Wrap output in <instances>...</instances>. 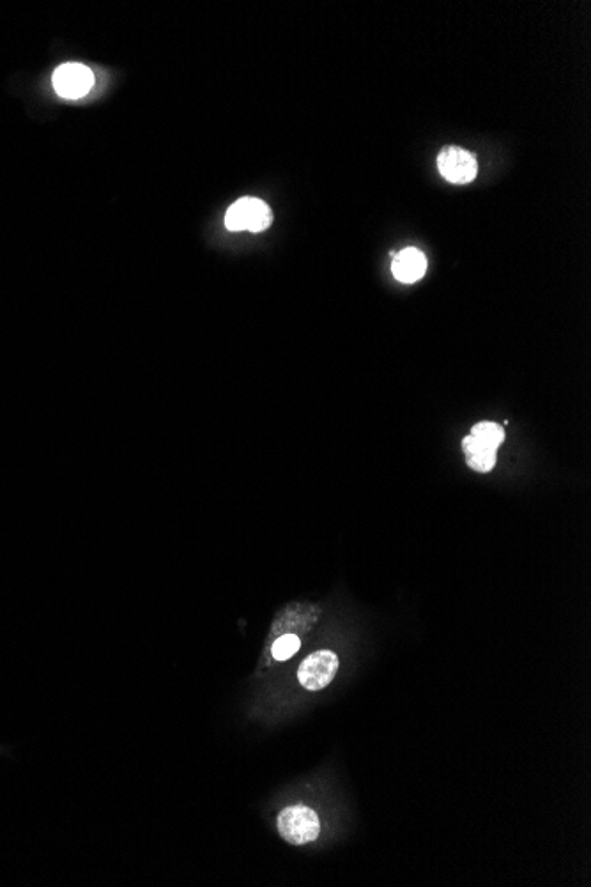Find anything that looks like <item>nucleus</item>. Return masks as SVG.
<instances>
[{
  "mask_svg": "<svg viewBox=\"0 0 591 887\" xmlns=\"http://www.w3.org/2000/svg\"><path fill=\"white\" fill-rule=\"evenodd\" d=\"M278 833L291 845H305L317 840L321 833V822L314 810L296 804L278 815Z\"/></svg>",
  "mask_w": 591,
  "mask_h": 887,
  "instance_id": "obj_1",
  "label": "nucleus"
},
{
  "mask_svg": "<svg viewBox=\"0 0 591 887\" xmlns=\"http://www.w3.org/2000/svg\"><path fill=\"white\" fill-rule=\"evenodd\" d=\"M271 224L273 213L268 204L254 197H245L234 202L225 215V225L232 232H262Z\"/></svg>",
  "mask_w": 591,
  "mask_h": 887,
  "instance_id": "obj_2",
  "label": "nucleus"
},
{
  "mask_svg": "<svg viewBox=\"0 0 591 887\" xmlns=\"http://www.w3.org/2000/svg\"><path fill=\"white\" fill-rule=\"evenodd\" d=\"M438 169L441 176L453 185H468L475 181L478 162L475 155L457 146H446L438 155Z\"/></svg>",
  "mask_w": 591,
  "mask_h": 887,
  "instance_id": "obj_3",
  "label": "nucleus"
},
{
  "mask_svg": "<svg viewBox=\"0 0 591 887\" xmlns=\"http://www.w3.org/2000/svg\"><path fill=\"white\" fill-rule=\"evenodd\" d=\"M338 672V657L330 650H319L308 656L298 670V680L308 691L330 686Z\"/></svg>",
  "mask_w": 591,
  "mask_h": 887,
  "instance_id": "obj_4",
  "label": "nucleus"
},
{
  "mask_svg": "<svg viewBox=\"0 0 591 887\" xmlns=\"http://www.w3.org/2000/svg\"><path fill=\"white\" fill-rule=\"evenodd\" d=\"M94 75L84 64L68 62L54 73V87L57 94L66 100H78L93 89Z\"/></svg>",
  "mask_w": 591,
  "mask_h": 887,
  "instance_id": "obj_5",
  "label": "nucleus"
},
{
  "mask_svg": "<svg viewBox=\"0 0 591 887\" xmlns=\"http://www.w3.org/2000/svg\"><path fill=\"white\" fill-rule=\"evenodd\" d=\"M393 277L402 284H415L427 271V257L418 248L407 247L393 257Z\"/></svg>",
  "mask_w": 591,
  "mask_h": 887,
  "instance_id": "obj_6",
  "label": "nucleus"
},
{
  "mask_svg": "<svg viewBox=\"0 0 591 887\" xmlns=\"http://www.w3.org/2000/svg\"><path fill=\"white\" fill-rule=\"evenodd\" d=\"M471 436H475L476 440H480L485 445L496 448V450L505 441V431L496 422H480V424H476L471 429Z\"/></svg>",
  "mask_w": 591,
  "mask_h": 887,
  "instance_id": "obj_7",
  "label": "nucleus"
},
{
  "mask_svg": "<svg viewBox=\"0 0 591 887\" xmlns=\"http://www.w3.org/2000/svg\"><path fill=\"white\" fill-rule=\"evenodd\" d=\"M301 641L296 634H284L280 636L271 648V654L277 661H287L300 650Z\"/></svg>",
  "mask_w": 591,
  "mask_h": 887,
  "instance_id": "obj_8",
  "label": "nucleus"
},
{
  "mask_svg": "<svg viewBox=\"0 0 591 887\" xmlns=\"http://www.w3.org/2000/svg\"><path fill=\"white\" fill-rule=\"evenodd\" d=\"M496 459H498V450L489 448V450H484V452H478V454L469 456L468 466L471 470L478 471V473H487V471H491L492 468H494Z\"/></svg>",
  "mask_w": 591,
  "mask_h": 887,
  "instance_id": "obj_9",
  "label": "nucleus"
}]
</instances>
